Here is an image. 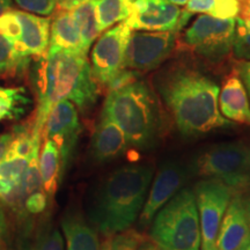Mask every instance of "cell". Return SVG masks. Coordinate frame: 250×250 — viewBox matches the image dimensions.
<instances>
[{"instance_id":"1","label":"cell","mask_w":250,"mask_h":250,"mask_svg":"<svg viewBox=\"0 0 250 250\" xmlns=\"http://www.w3.org/2000/svg\"><path fill=\"white\" fill-rule=\"evenodd\" d=\"M154 86L183 136L201 137L233 125L219 110L220 87L198 68L174 62L156 73Z\"/></svg>"},{"instance_id":"2","label":"cell","mask_w":250,"mask_h":250,"mask_svg":"<svg viewBox=\"0 0 250 250\" xmlns=\"http://www.w3.org/2000/svg\"><path fill=\"white\" fill-rule=\"evenodd\" d=\"M31 77L37 108L29 126L41 137L50 109L57 102L68 100L81 111H87L99 99L100 86L87 55L80 52L48 50L37 59Z\"/></svg>"},{"instance_id":"3","label":"cell","mask_w":250,"mask_h":250,"mask_svg":"<svg viewBox=\"0 0 250 250\" xmlns=\"http://www.w3.org/2000/svg\"><path fill=\"white\" fill-rule=\"evenodd\" d=\"M154 167L125 165L101 181L89 204V221L103 235L129 229L139 217L151 186Z\"/></svg>"},{"instance_id":"4","label":"cell","mask_w":250,"mask_h":250,"mask_svg":"<svg viewBox=\"0 0 250 250\" xmlns=\"http://www.w3.org/2000/svg\"><path fill=\"white\" fill-rule=\"evenodd\" d=\"M102 116L117 124L134 147H151L159 136V107L154 93L145 81L136 79L109 89Z\"/></svg>"},{"instance_id":"5","label":"cell","mask_w":250,"mask_h":250,"mask_svg":"<svg viewBox=\"0 0 250 250\" xmlns=\"http://www.w3.org/2000/svg\"><path fill=\"white\" fill-rule=\"evenodd\" d=\"M151 241L161 250H201V226L195 193L180 190L153 218Z\"/></svg>"},{"instance_id":"6","label":"cell","mask_w":250,"mask_h":250,"mask_svg":"<svg viewBox=\"0 0 250 250\" xmlns=\"http://www.w3.org/2000/svg\"><path fill=\"white\" fill-rule=\"evenodd\" d=\"M192 170L220 181L233 192L241 191L250 187V146L242 142L215 144L196 156Z\"/></svg>"},{"instance_id":"7","label":"cell","mask_w":250,"mask_h":250,"mask_svg":"<svg viewBox=\"0 0 250 250\" xmlns=\"http://www.w3.org/2000/svg\"><path fill=\"white\" fill-rule=\"evenodd\" d=\"M235 19H218L201 14L184 31L182 41L188 48L206 61L218 62L232 52Z\"/></svg>"},{"instance_id":"8","label":"cell","mask_w":250,"mask_h":250,"mask_svg":"<svg viewBox=\"0 0 250 250\" xmlns=\"http://www.w3.org/2000/svg\"><path fill=\"white\" fill-rule=\"evenodd\" d=\"M179 34V30H132L125 50L124 68L137 73L158 68L174 51Z\"/></svg>"},{"instance_id":"9","label":"cell","mask_w":250,"mask_h":250,"mask_svg":"<svg viewBox=\"0 0 250 250\" xmlns=\"http://www.w3.org/2000/svg\"><path fill=\"white\" fill-rule=\"evenodd\" d=\"M193 193L201 226V250H218L219 228L233 191L220 181L206 179L196 184Z\"/></svg>"},{"instance_id":"10","label":"cell","mask_w":250,"mask_h":250,"mask_svg":"<svg viewBox=\"0 0 250 250\" xmlns=\"http://www.w3.org/2000/svg\"><path fill=\"white\" fill-rule=\"evenodd\" d=\"M131 31L125 21H122L98 37L90 56V67L99 86L109 88L124 70L125 50Z\"/></svg>"},{"instance_id":"11","label":"cell","mask_w":250,"mask_h":250,"mask_svg":"<svg viewBox=\"0 0 250 250\" xmlns=\"http://www.w3.org/2000/svg\"><path fill=\"white\" fill-rule=\"evenodd\" d=\"M80 131L79 114L74 103L62 100L52 105L46 116L42 139H50L56 144L61 153L62 170L71 160Z\"/></svg>"},{"instance_id":"12","label":"cell","mask_w":250,"mask_h":250,"mask_svg":"<svg viewBox=\"0 0 250 250\" xmlns=\"http://www.w3.org/2000/svg\"><path fill=\"white\" fill-rule=\"evenodd\" d=\"M181 11L169 0H131L130 15L125 23L131 30L181 31Z\"/></svg>"},{"instance_id":"13","label":"cell","mask_w":250,"mask_h":250,"mask_svg":"<svg viewBox=\"0 0 250 250\" xmlns=\"http://www.w3.org/2000/svg\"><path fill=\"white\" fill-rule=\"evenodd\" d=\"M152 181L151 190L139 214L143 226H147L159 210L182 189L187 181V169L179 162L167 161Z\"/></svg>"},{"instance_id":"14","label":"cell","mask_w":250,"mask_h":250,"mask_svg":"<svg viewBox=\"0 0 250 250\" xmlns=\"http://www.w3.org/2000/svg\"><path fill=\"white\" fill-rule=\"evenodd\" d=\"M249 243L250 227L245 201L239 195H233L219 228L217 249L239 250Z\"/></svg>"},{"instance_id":"15","label":"cell","mask_w":250,"mask_h":250,"mask_svg":"<svg viewBox=\"0 0 250 250\" xmlns=\"http://www.w3.org/2000/svg\"><path fill=\"white\" fill-rule=\"evenodd\" d=\"M219 110L228 121L250 125V101L236 68L225 78L218 98Z\"/></svg>"},{"instance_id":"16","label":"cell","mask_w":250,"mask_h":250,"mask_svg":"<svg viewBox=\"0 0 250 250\" xmlns=\"http://www.w3.org/2000/svg\"><path fill=\"white\" fill-rule=\"evenodd\" d=\"M130 143L117 124L101 116L90 142V153L94 161L99 164L112 161L126 152Z\"/></svg>"},{"instance_id":"17","label":"cell","mask_w":250,"mask_h":250,"mask_svg":"<svg viewBox=\"0 0 250 250\" xmlns=\"http://www.w3.org/2000/svg\"><path fill=\"white\" fill-rule=\"evenodd\" d=\"M17 14L21 22L22 35L20 42L13 45L14 49L20 55L28 57L44 56L49 49L50 19L23 11H17Z\"/></svg>"},{"instance_id":"18","label":"cell","mask_w":250,"mask_h":250,"mask_svg":"<svg viewBox=\"0 0 250 250\" xmlns=\"http://www.w3.org/2000/svg\"><path fill=\"white\" fill-rule=\"evenodd\" d=\"M48 50H64V51L83 54L81 45L79 27L72 11L59 9L50 24V40ZM85 55V54H83Z\"/></svg>"},{"instance_id":"19","label":"cell","mask_w":250,"mask_h":250,"mask_svg":"<svg viewBox=\"0 0 250 250\" xmlns=\"http://www.w3.org/2000/svg\"><path fill=\"white\" fill-rule=\"evenodd\" d=\"M62 228L67 250H100L101 245L98 232L81 215L77 213L64 215Z\"/></svg>"},{"instance_id":"20","label":"cell","mask_w":250,"mask_h":250,"mask_svg":"<svg viewBox=\"0 0 250 250\" xmlns=\"http://www.w3.org/2000/svg\"><path fill=\"white\" fill-rule=\"evenodd\" d=\"M18 250H64V240L57 227L42 221L36 227L26 225L18 241Z\"/></svg>"},{"instance_id":"21","label":"cell","mask_w":250,"mask_h":250,"mask_svg":"<svg viewBox=\"0 0 250 250\" xmlns=\"http://www.w3.org/2000/svg\"><path fill=\"white\" fill-rule=\"evenodd\" d=\"M39 169L42 181V188L50 198L55 196L62 173L61 153L56 144L50 139H44L41 154L39 155Z\"/></svg>"},{"instance_id":"22","label":"cell","mask_w":250,"mask_h":250,"mask_svg":"<svg viewBox=\"0 0 250 250\" xmlns=\"http://www.w3.org/2000/svg\"><path fill=\"white\" fill-rule=\"evenodd\" d=\"M95 4L96 0H88L72 9V14L79 27L81 45H83V51L85 55H87L94 41L98 40V37L102 34L99 28Z\"/></svg>"},{"instance_id":"23","label":"cell","mask_w":250,"mask_h":250,"mask_svg":"<svg viewBox=\"0 0 250 250\" xmlns=\"http://www.w3.org/2000/svg\"><path fill=\"white\" fill-rule=\"evenodd\" d=\"M30 102L24 87L0 86V121L21 118L27 112Z\"/></svg>"},{"instance_id":"24","label":"cell","mask_w":250,"mask_h":250,"mask_svg":"<svg viewBox=\"0 0 250 250\" xmlns=\"http://www.w3.org/2000/svg\"><path fill=\"white\" fill-rule=\"evenodd\" d=\"M12 134H13V138L5 156H20V158H26L29 160L33 156L40 154L42 137L34 132L29 124L17 126Z\"/></svg>"},{"instance_id":"25","label":"cell","mask_w":250,"mask_h":250,"mask_svg":"<svg viewBox=\"0 0 250 250\" xmlns=\"http://www.w3.org/2000/svg\"><path fill=\"white\" fill-rule=\"evenodd\" d=\"M95 7L99 28L103 33L129 18L131 0H96Z\"/></svg>"},{"instance_id":"26","label":"cell","mask_w":250,"mask_h":250,"mask_svg":"<svg viewBox=\"0 0 250 250\" xmlns=\"http://www.w3.org/2000/svg\"><path fill=\"white\" fill-rule=\"evenodd\" d=\"M29 62L30 57L19 54L13 44L0 34V77L21 76L27 71Z\"/></svg>"},{"instance_id":"27","label":"cell","mask_w":250,"mask_h":250,"mask_svg":"<svg viewBox=\"0 0 250 250\" xmlns=\"http://www.w3.org/2000/svg\"><path fill=\"white\" fill-rule=\"evenodd\" d=\"M29 160L20 156H4L0 161V198L7 196L20 183Z\"/></svg>"},{"instance_id":"28","label":"cell","mask_w":250,"mask_h":250,"mask_svg":"<svg viewBox=\"0 0 250 250\" xmlns=\"http://www.w3.org/2000/svg\"><path fill=\"white\" fill-rule=\"evenodd\" d=\"M232 52L237 61L250 62V11L246 7H240L235 18Z\"/></svg>"},{"instance_id":"29","label":"cell","mask_w":250,"mask_h":250,"mask_svg":"<svg viewBox=\"0 0 250 250\" xmlns=\"http://www.w3.org/2000/svg\"><path fill=\"white\" fill-rule=\"evenodd\" d=\"M145 237L129 229L107 235L100 246V250H138Z\"/></svg>"},{"instance_id":"30","label":"cell","mask_w":250,"mask_h":250,"mask_svg":"<svg viewBox=\"0 0 250 250\" xmlns=\"http://www.w3.org/2000/svg\"><path fill=\"white\" fill-rule=\"evenodd\" d=\"M0 34L6 37L13 45H17L21 40L22 29L17 11L5 12L0 15Z\"/></svg>"},{"instance_id":"31","label":"cell","mask_w":250,"mask_h":250,"mask_svg":"<svg viewBox=\"0 0 250 250\" xmlns=\"http://www.w3.org/2000/svg\"><path fill=\"white\" fill-rule=\"evenodd\" d=\"M20 8L36 15L52 14L57 7V0H14Z\"/></svg>"},{"instance_id":"32","label":"cell","mask_w":250,"mask_h":250,"mask_svg":"<svg viewBox=\"0 0 250 250\" xmlns=\"http://www.w3.org/2000/svg\"><path fill=\"white\" fill-rule=\"evenodd\" d=\"M240 12V0H214L208 14L218 19H235Z\"/></svg>"},{"instance_id":"33","label":"cell","mask_w":250,"mask_h":250,"mask_svg":"<svg viewBox=\"0 0 250 250\" xmlns=\"http://www.w3.org/2000/svg\"><path fill=\"white\" fill-rule=\"evenodd\" d=\"M48 198H49L48 195H46L43 189L31 193V195L27 197L26 201H24V204H23L24 214L36 215V214H41L42 212H44L46 206H48Z\"/></svg>"},{"instance_id":"34","label":"cell","mask_w":250,"mask_h":250,"mask_svg":"<svg viewBox=\"0 0 250 250\" xmlns=\"http://www.w3.org/2000/svg\"><path fill=\"white\" fill-rule=\"evenodd\" d=\"M213 4L214 0H189L182 12L190 18L193 14H208L213 7Z\"/></svg>"},{"instance_id":"35","label":"cell","mask_w":250,"mask_h":250,"mask_svg":"<svg viewBox=\"0 0 250 250\" xmlns=\"http://www.w3.org/2000/svg\"><path fill=\"white\" fill-rule=\"evenodd\" d=\"M236 71L239 73L240 78H241L243 85L246 87L247 93H248L249 96V101H250V62H241L239 61V62L236 64Z\"/></svg>"},{"instance_id":"36","label":"cell","mask_w":250,"mask_h":250,"mask_svg":"<svg viewBox=\"0 0 250 250\" xmlns=\"http://www.w3.org/2000/svg\"><path fill=\"white\" fill-rule=\"evenodd\" d=\"M12 138H13V134L12 133L0 134V161L4 159L6 152H7L9 144L12 142Z\"/></svg>"},{"instance_id":"37","label":"cell","mask_w":250,"mask_h":250,"mask_svg":"<svg viewBox=\"0 0 250 250\" xmlns=\"http://www.w3.org/2000/svg\"><path fill=\"white\" fill-rule=\"evenodd\" d=\"M88 1V0H57V6L59 9H67V11H72L83 2Z\"/></svg>"},{"instance_id":"38","label":"cell","mask_w":250,"mask_h":250,"mask_svg":"<svg viewBox=\"0 0 250 250\" xmlns=\"http://www.w3.org/2000/svg\"><path fill=\"white\" fill-rule=\"evenodd\" d=\"M8 229V223L7 218H6V212L5 208L2 205L1 199H0V237H5L7 234Z\"/></svg>"},{"instance_id":"39","label":"cell","mask_w":250,"mask_h":250,"mask_svg":"<svg viewBox=\"0 0 250 250\" xmlns=\"http://www.w3.org/2000/svg\"><path fill=\"white\" fill-rule=\"evenodd\" d=\"M138 250H161V249L159 248V247H156L152 241H147V240L145 239L142 242V245H140Z\"/></svg>"},{"instance_id":"40","label":"cell","mask_w":250,"mask_h":250,"mask_svg":"<svg viewBox=\"0 0 250 250\" xmlns=\"http://www.w3.org/2000/svg\"><path fill=\"white\" fill-rule=\"evenodd\" d=\"M12 7V0H0V15L9 11Z\"/></svg>"},{"instance_id":"41","label":"cell","mask_w":250,"mask_h":250,"mask_svg":"<svg viewBox=\"0 0 250 250\" xmlns=\"http://www.w3.org/2000/svg\"><path fill=\"white\" fill-rule=\"evenodd\" d=\"M245 204H246L247 218H248V224H249V227H250V198L247 202H245Z\"/></svg>"},{"instance_id":"42","label":"cell","mask_w":250,"mask_h":250,"mask_svg":"<svg viewBox=\"0 0 250 250\" xmlns=\"http://www.w3.org/2000/svg\"><path fill=\"white\" fill-rule=\"evenodd\" d=\"M0 250H9L7 242L5 241V237H0Z\"/></svg>"},{"instance_id":"43","label":"cell","mask_w":250,"mask_h":250,"mask_svg":"<svg viewBox=\"0 0 250 250\" xmlns=\"http://www.w3.org/2000/svg\"><path fill=\"white\" fill-rule=\"evenodd\" d=\"M171 4L176 5V6H184L187 5V2L189 1V0H169Z\"/></svg>"},{"instance_id":"44","label":"cell","mask_w":250,"mask_h":250,"mask_svg":"<svg viewBox=\"0 0 250 250\" xmlns=\"http://www.w3.org/2000/svg\"><path fill=\"white\" fill-rule=\"evenodd\" d=\"M240 7H246L250 11V0H240Z\"/></svg>"},{"instance_id":"45","label":"cell","mask_w":250,"mask_h":250,"mask_svg":"<svg viewBox=\"0 0 250 250\" xmlns=\"http://www.w3.org/2000/svg\"><path fill=\"white\" fill-rule=\"evenodd\" d=\"M239 250H250V243L245 247H242V248H240Z\"/></svg>"}]
</instances>
